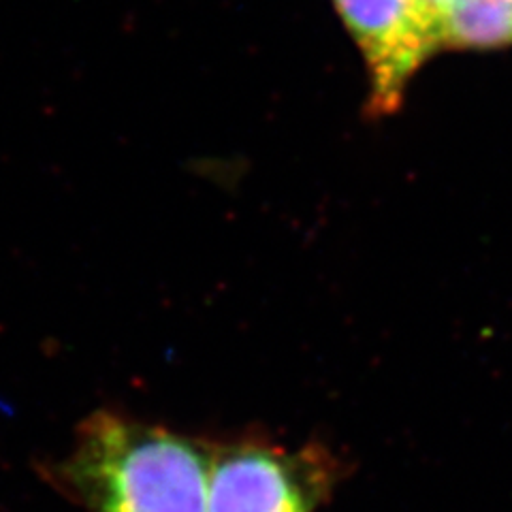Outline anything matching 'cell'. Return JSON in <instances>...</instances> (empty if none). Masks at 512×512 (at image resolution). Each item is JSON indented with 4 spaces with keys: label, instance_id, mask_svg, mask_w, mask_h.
Segmentation results:
<instances>
[{
    "label": "cell",
    "instance_id": "cell-1",
    "mask_svg": "<svg viewBox=\"0 0 512 512\" xmlns=\"http://www.w3.org/2000/svg\"><path fill=\"white\" fill-rule=\"evenodd\" d=\"M212 440L96 410L47 478L84 512H207Z\"/></svg>",
    "mask_w": 512,
    "mask_h": 512
},
{
    "label": "cell",
    "instance_id": "cell-2",
    "mask_svg": "<svg viewBox=\"0 0 512 512\" xmlns=\"http://www.w3.org/2000/svg\"><path fill=\"white\" fill-rule=\"evenodd\" d=\"M338 478L320 444L291 448L259 434L212 440L207 512H316Z\"/></svg>",
    "mask_w": 512,
    "mask_h": 512
},
{
    "label": "cell",
    "instance_id": "cell-3",
    "mask_svg": "<svg viewBox=\"0 0 512 512\" xmlns=\"http://www.w3.org/2000/svg\"><path fill=\"white\" fill-rule=\"evenodd\" d=\"M355 39L370 77L367 109L391 116L406 99L412 77L442 50L419 0H333Z\"/></svg>",
    "mask_w": 512,
    "mask_h": 512
},
{
    "label": "cell",
    "instance_id": "cell-4",
    "mask_svg": "<svg viewBox=\"0 0 512 512\" xmlns=\"http://www.w3.org/2000/svg\"><path fill=\"white\" fill-rule=\"evenodd\" d=\"M512 45V0H453L446 11L442 50H500Z\"/></svg>",
    "mask_w": 512,
    "mask_h": 512
},
{
    "label": "cell",
    "instance_id": "cell-5",
    "mask_svg": "<svg viewBox=\"0 0 512 512\" xmlns=\"http://www.w3.org/2000/svg\"><path fill=\"white\" fill-rule=\"evenodd\" d=\"M427 20L434 26V30L438 32L440 37V45H442V30H444V18H446V11L451 7L453 0H419Z\"/></svg>",
    "mask_w": 512,
    "mask_h": 512
}]
</instances>
